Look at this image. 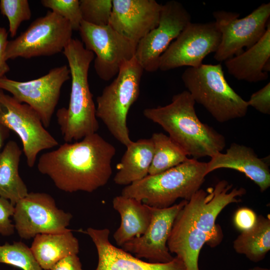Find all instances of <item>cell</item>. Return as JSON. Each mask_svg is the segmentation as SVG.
Listing matches in <instances>:
<instances>
[{"instance_id":"obj_1","label":"cell","mask_w":270,"mask_h":270,"mask_svg":"<svg viewBox=\"0 0 270 270\" xmlns=\"http://www.w3.org/2000/svg\"><path fill=\"white\" fill-rule=\"evenodd\" d=\"M116 153L112 144L94 133L42 154L37 168L62 191L92 192L108 183Z\"/></svg>"},{"instance_id":"obj_2","label":"cell","mask_w":270,"mask_h":270,"mask_svg":"<svg viewBox=\"0 0 270 270\" xmlns=\"http://www.w3.org/2000/svg\"><path fill=\"white\" fill-rule=\"evenodd\" d=\"M195 103L190 92L184 90L174 95L169 104L146 108L143 114L160 126L187 156L196 160L211 158L224 150L226 138L200 120L196 112Z\"/></svg>"},{"instance_id":"obj_3","label":"cell","mask_w":270,"mask_h":270,"mask_svg":"<svg viewBox=\"0 0 270 270\" xmlns=\"http://www.w3.org/2000/svg\"><path fill=\"white\" fill-rule=\"evenodd\" d=\"M62 53L68 64L71 91L68 108L58 109L56 116L65 142H72L96 133L99 128L88 82V70L94 54L76 38L70 40Z\"/></svg>"},{"instance_id":"obj_4","label":"cell","mask_w":270,"mask_h":270,"mask_svg":"<svg viewBox=\"0 0 270 270\" xmlns=\"http://www.w3.org/2000/svg\"><path fill=\"white\" fill-rule=\"evenodd\" d=\"M207 163L192 158L126 186L121 194L152 207L166 208L178 198L188 201L204 181Z\"/></svg>"},{"instance_id":"obj_5","label":"cell","mask_w":270,"mask_h":270,"mask_svg":"<svg viewBox=\"0 0 270 270\" xmlns=\"http://www.w3.org/2000/svg\"><path fill=\"white\" fill-rule=\"evenodd\" d=\"M182 80L195 102L201 104L220 122L241 118L248 106L229 85L220 64L188 67Z\"/></svg>"},{"instance_id":"obj_6","label":"cell","mask_w":270,"mask_h":270,"mask_svg":"<svg viewBox=\"0 0 270 270\" xmlns=\"http://www.w3.org/2000/svg\"><path fill=\"white\" fill-rule=\"evenodd\" d=\"M144 70L135 57L124 64L116 78L96 98V116L126 147L132 142L127 126L130 108L138 100Z\"/></svg>"},{"instance_id":"obj_7","label":"cell","mask_w":270,"mask_h":270,"mask_svg":"<svg viewBox=\"0 0 270 270\" xmlns=\"http://www.w3.org/2000/svg\"><path fill=\"white\" fill-rule=\"evenodd\" d=\"M72 31L68 20L48 11L33 21L17 38L8 40L6 59L30 58L62 52L72 38Z\"/></svg>"},{"instance_id":"obj_8","label":"cell","mask_w":270,"mask_h":270,"mask_svg":"<svg viewBox=\"0 0 270 270\" xmlns=\"http://www.w3.org/2000/svg\"><path fill=\"white\" fill-rule=\"evenodd\" d=\"M212 15L221 34L214 58L218 62L241 54L256 43L264 34L270 22V2L262 3L246 16L239 18L240 14L216 10Z\"/></svg>"},{"instance_id":"obj_9","label":"cell","mask_w":270,"mask_h":270,"mask_svg":"<svg viewBox=\"0 0 270 270\" xmlns=\"http://www.w3.org/2000/svg\"><path fill=\"white\" fill-rule=\"evenodd\" d=\"M0 124L14 132L22 144L28 166L34 165L42 150L57 146L58 142L46 129L38 114L0 89Z\"/></svg>"},{"instance_id":"obj_10","label":"cell","mask_w":270,"mask_h":270,"mask_svg":"<svg viewBox=\"0 0 270 270\" xmlns=\"http://www.w3.org/2000/svg\"><path fill=\"white\" fill-rule=\"evenodd\" d=\"M78 31L84 48L96 55L94 68L104 80L116 76L122 66L134 57L137 44L110 25L98 26L82 20Z\"/></svg>"},{"instance_id":"obj_11","label":"cell","mask_w":270,"mask_h":270,"mask_svg":"<svg viewBox=\"0 0 270 270\" xmlns=\"http://www.w3.org/2000/svg\"><path fill=\"white\" fill-rule=\"evenodd\" d=\"M221 34L214 21L189 23L160 58L158 70L167 71L183 66L197 67L210 54L216 52Z\"/></svg>"},{"instance_id":"obj_12","label":"cell","mask_w":270,"mask_h":270,"mask_svg":"<svg viewBox=\"0 0 270 270\" xmlns=\"http://www.w3.org/2000/svg\"><path fill=\"white\" fill-rule=\"evenodd\" d=\"M70 78L66 65L50 70L36 79L20 82L6 76L0 79V89L10 92L16 100L32 108L40 116L44 126L48 128L58 104L64 84Z\"/></svg>"},{"instance_id":"obj_13","label":"cell","mask_w":270,"mask_h":270,"mask_svg":"<svg viewBox=\"0 0 270 270\" xmlns=\"http://www.w3.org/2000/svg\"><path fill=\"white\" fill-rule=\"evenodd\" d=\"M72 216L59 209L50 195L38 192H28L18 201L12 216L15 230L25 240L38 234L64 232L68 229Z\"/></svg>"},{"instance_id":"obj_14","label":"cell","mask_w":270,"mask_h":270,"mask_svg":"<svg viewBox=\"0 0 270 270\" xmlns=\"http://www.w3.org/2000/svg\"><path fill=\"white\" fill-rule=\"evenodd\" d=\"M190 22V14L180 2L172 0L162 5L158 26L136 46L134 57L144 70H158L162 54Z\"/></svg>"},{"instance_id":"obj_15","label":"cell","mask_w":270,"mask_h":270,"mask_svg":"<svg viewBox=\"0 0 270 270\" xmlns=\"http://www.w3.org/2000/svg\"><path fill=\"white\" fill-rule=\"evenodd\" d=\"M232 186L226 180H222L214 188L208 190V194L200 189L180 210L194 227L210 236L216 246L223 238L222 229L216 223L218 216L228 204L239 202L238 198L246 192L243 188L232 190Z\"/></svg>"},{"instance_id":"obj_16","label":"cell","mask_w":270,"mask_h":270,"mask_svg":"<svg viewBox=\"0 0 270 270\" xmlns=\"http://www.w3.org/2000/svg\"><path fill=\"white\" fill-rule=\"evenodd\" d=\"M187 202L183 200L166 208L150 206L152 218L146 230L140 236L124 244L122 249L151 262L171 261L174 257L168 248V240L176 216Z\"/></svg>"},{"instance_id":"obj_17","label":"cell","mask_w":270,"mask_h":270,"mask_svg":"<svg viewBox=\"0 0 270 270\" xmlns=\"http://www.w3.org/2000/svg\"><path fill=\"white\" fill-rule=\"evenodd\" d=\"M109 24L138 44L159 22L162 4L155 0H112Z\"/></svg>"},{"instance_id":"obj_18","label":"cell","mask_w":270,"mask_h":270,"mask_svg":"<svg viewBox=\"0 0 270 270\" xmlns=\"http://www.w3.org/2000/svg\"><path fill=\"white\" fill-rule=\"evenodd\" d=\"M96 246L98 262L94 270H186L178 256L165 263L146 262L114 246L109 240L110 230L89 228L84 232Z\"/></svg>"},{"instance_id":"obj_19","label":"cell","mask_w":270,"mask_h":270,"mask_svg":"<svg viewBox=\"0 0 270 270\" xmlns=\"http://www.w3.org/2000/svg\"><path fill=\"white\" fill-rule=\"evenodd\" d=\"M207 163L206 172L218 168H230L244 173L260 188L261 192L270 186V170L268 162L260 158L252 148L232 143L226 153L218 152Z\"/></svg>"},{"instance_id":"obj_20","label":"cell","mask_w":270,"mask_h":270,"mask_svg":"<svg viewBox=\"0 0 270 270\" xmlns=\"http://www.w3.org/2000/svg\"><path fill=\"white\" fill-rule=\"evenodd\" d=\"M228 72L250 82L266 80L270 70V22L261 38L241 54L225 61Z\"/></svg>"},{"instance_id":"obj_21","label":"cell","mask_w":270,"mask_h":270,"mask_svg":"<svg viewBox=\"0 0 270 270\" xmlns=\"http://www.w3.org/2000/svg\"><path fill=\"white\" fill-rule=\"evenodd\" d=\"M180 212L174 222L167 246L170 253L182 260L186 270H199L198 256L203 246H216L209 235L194 227Z\"/></svg>"},{"instance_id":"obj_22","label":"cell","mask_w":270,"mask_h":270,"mask_svg":"<svg viewBox=\"0 0 270 270\" xmlns=\"http://www.w3.org/2000/svg\"><path fill=\"white\" fill-rule=\"evenodd\" d=\"M112 206L121 218L120 224L113 235L118 246H122L144 234L152 218L150 206L136 198L122 194L114 198Z\"/></svg>"},{"instance_id":"obj_23","label":"cell","mask_w":270,"mask_h":270,"mask_svg":"<svg viewBox=\"0 0 270 270\" xmlns=\"http://www.w3.org/2000/svg\"><path fill=\"white\" fill-rule=\"evenodd\" d=\"M30 248L38 264L44 270H50L60 260L78 254L79 243L70 229L57 233L37 234Z\"/></svg>"},{"instance_id":"obj_24","label":"cell","mask_w":270,"mask_h":270,"mask_svg":"<svg viewBox=\"0 0 270 270\" xmlns=\"http://www.w3.org/2000/svg\"><path fill=\"white\" fill-rule=\"evenodd\" d=\"M154 154L152 139L142 138L126 146L114 178L115 184L127 186L138 182L148 174Z\"/></svg>"},{"instance_id":"obj_25","label":"cell","mask_w":270,"mask_h":270,"mask_svg":"<svg viewBox=\"0 0 270 270\" xmlns=\"http://www.w3.org/2000/svg\"><path fill=\"white\" fill-rule=\"evenodd\" d=\"M22 153L18 144L10 140L0 154V196L14 206L28 194L18 171Z\"/></svg>"},{"instance_id":"obj_26","label":"cell","mask_w":270,"mask_h":270,"mask_svg":"<svg viewBox=\"0 0 270 270\" xmlns=\"http://www.w3.org/2000/svg\"><path fill=\"white\" fill-rule=\"evenodd\" d=\"M236 252L244 254L250 260H262L270 250V218L262 215L257 216L255 225L242 232L233 242Z\"/></svg>"},{"instance_id":"obj_27","label":"cell","mask_w":270,"mask_h":270,"mask_svg":"<svg viewBox=\"0 0 270 270\" xmlns=\"http://www.w3.org/2000/svg\"><path fill=\"white\" fill-rule=\"evenodd\" d=\"M150 138L153 142L154 154L149 175L164 172L188 159L185 152L168 136L154 132Z\"/></svg>"},{"instance_id":"obj_28","label":"cell","mask_w":270,"mask_h":270,"mask_svg":"<svg viewBox=\"0 0 270 270\" xmlns=\"http://www.w3.org/2000/svg\"><path fill=\"white\" fill-rule=\"evenodd\" d=\"M0 263L22 270H42L30 248L22 242L0 245Z\"/></svg>"},{"instance_id":"obj_29","label":"cell","mask_w":270,"mask_h":270,"mask_svg":"<svg viewBox=\"0 0 270 270\" xmlns=\"http://www.w3.org/2000/svg\"><path fill=\"white\" fill-rule=\"evenodd\" d=\"M0 11L8 20V32L12 38L14 37L20 24L28 20L32 16L28 0H0Z\"/></svg>"},{"instance_id":"obj_30","label":"cell","mask_w":270,"mask_h":270,"mask_svg":"<svg viewBox=\"0 0 270 270\" xmlns=\"http://www.w3.org/2000/svg\"><path fill=\"white\" fill-rule=\"evenodd\" d=\"M80 4L83 21L98 26L109 24L112 0H80Z\"/></svg>"},{"instance_id":"obj_31","label":"cell","mask_w":270,"mask_h":270,"mask_svg":"<svg viewBox=\"0 0 270 270\" xmlns=\"http://www.w3.org/2000/svg\"><path fill=\"white\" fill-rule=\"evenodd\" d=\"M42 4L68 20L73 30H78L82 18L78 0H42Z\"/></svg>"},{"instance_id":"obj_32","label":"cell","mask_w":270,"mask_h":270,"mask_svg":"<svg viewBox=\"0 0 270 270\" xmlns=\"http://www.w3.org/2000/svg\"><path fill=\"white\" fill-rule=\"evenodd\" d=\"M14 210V206L0 196V234L3 236H10L14 232V226L10 219Z\"/></svg>"},{"instance_id":"obj_33","label":"cell","mask_w":270,"mask_h":270,"mask_svg":"<svg viewBox=\"0 0 270 270\" xmlns=\"http://www.w3.org/2000/svg\"><path fill=\"white\" fill-rule=\"evenodd\" d=\"M250 106L258 112L266 114H270V82L253 93L247 101Z\"/></svg>"},{"instance_id":"obj_34","label":"cell","mask_w":270,"mask_h":270,"mask_svg":"<svg viewBox=\"0 0 270 270\" xmlns=\"http://www.w3.org/2000/svg\"><path fill=\"white\" fill-rule=\"evenodd\" d=\"M257 220L256 213L247 208H239L234 216L235 226L242 232L250 230L255 225Z\"/></svg>"},{"instance_id":"obj_35","label":"cell","mask_w":270,"mask_h":270,"mask_svg":"<svg viewBox=\"0 0 270 270\" xmlns=\"http://www.w3.org/2000/svg\"><path fill=\"white\" fill-rule=\"evenodd\" d=\"M8 32L4 27H0V79L5 76L10 70L6 57V47L8 42Z\"/></svg>"},{"instance_id":"obj_36","label":"cell","mask_w":270,"mask_h":270,"mask_svg":"<svg viewBox=\"0 0 270 270\" xmlns=\"http://www.w3.org/2000/svg\"><path fill=\"white\" fill-rule=\"evenodd\" d=\"M50 270H84L77 254L64 258L58 262Z\"/></svg>"},{"instance_id":"obj_37","label":"cell","mask_w":270,"mask_h":270,"mask_svg":"<svg viewBox=\"0 0 270 270\" xmlns=\"http://www.w3.org/2000/svg\"><path fill=\"white\" fill-rule=\"evenodd\" d=\"M10 131L8 128L0 124V154L5 140L10 136Z\"/></svg>"},{"instance_id":"obj_38","label":"cell","mask_w":270,"mask_h":270,"mask_svg":"<svg viewBox=\"0 0 270 270\" xmlns=\"http://www.w3.org/2000/svg\"><path fill=\"white\" fill-rule=\"evenodd\" d=\"M248 270H270V269L259 266H256L253 268H250Z\"/></svg>"}]
</instances>
